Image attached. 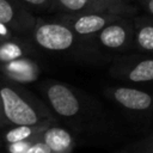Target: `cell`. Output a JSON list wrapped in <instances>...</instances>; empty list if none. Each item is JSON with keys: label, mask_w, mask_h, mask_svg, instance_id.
I'll return each instance as SVG.
<instances>
[{"label": "cell", "mask_w": 153, "mask_h": 153, "mask_svg": "<svg viewBox=\"0 0 153 153\" xmlns=\"http://www.w3.org/2000/svg\"><path fill=\"white\" fill-rule=\"evenodd\" d=\"M140 4L145 8V11L151 17H153V0H140Z\"/></svg>", "instance_id": "cell-20"}, {"label": "cell", "mask_w": 153, "mask_h": 153, "mask_svg": "<svg viewBox=\"0 0 153 153\" xmlns=\"http://www.w3.org/2000/svg\"><path fill=\"white\" fill-rule=\"evenodd\" d=\"M109 74L124 85L136 87H153V55L130 54L116 57Z\"/></svg>", "instance_id": "cell-4"}, {"label": "cell", "mask_w": 153, "mask_h": 153, "mask_svg": "<svg viewBox=\"0 0 153 153\" xmlns=\"http://www.w3.org/2000/svg\"><path fill=\"white\" fill-rule=\"evenodd\" d=\"M26 153H51V151L43 142V140L41 139V135H38L33 140V142L31 143V146H30V148L27 149Z\"/></svg>", "instance_id": "cell-17"}, {"label": "cell", "mask_w": 153, "mask_h": 153, "mask_svg": "<svg viewBox=\"0 0 153 153\" xmlns=\"http://www.w3.org/2000/svg\"><path fill=\"white\" fill-rule=\"evenodd\" d=\"M94 38L97 44L105 50L126 53L134 49V18L122 17L108 24Z\"/></svg>", "instance_id": "cell-6"}, {"label": "cell", "mask_w": 153, "mask_h": 153, "mask_svg": "<svg viewBox=\"0 0 153 153\" xmlns=\"http://www.w3.org/2000/svg\"><path fill=\"white\" fill-rule=\"evenodd\" d=\"M35 139L20 141V142H13V143H5L4 145V149H5L4 152L5 153H26Z\"/></svg>", "instance_id": "cell-16"}, {"label": "cell", "mask_w": 153, "mask_h": 153, "mask_svg": "<svg viewBox=\"0 0 153 153\" xmlns=\"http://www.w3.org/2000/svg\"><path fill=\"white\" fill-rule=\"evenodd\" d=\"M30 49L20 41L14 38L0 42V65L11 62L13 60L29 56Z\"/></svg>", "instance_id": "cell-13"}, {"label": "cell", "mask_w": 153, "mask_h": 153, "mask_svg": "<svg viewBox=\"0 0 153 153\" xmlns=\"http://www.w3.org/2000/svg\"><path fill=\"white\" fill-rule=\"evenodd\" d=\"M33 41L42 49L51 53H67L79 47L78 36L67 23L42 22L33 29Z\"/></svg>", "instance_id": "cell-5"}, {"label": "cell", "mask_w": 153, "mask_h": 153, "mask_svg": "<svg viewBox=\"0 0 153 153\" xmlns=\"http://www.w3.org/2000/svg\"><path fill=\"white\" fill-rule=\"evenodd\" d=\"M60 7L72 14L79 13H112L133 17L137 7L127 0H57Z\"/></svg>", "instance_id": "cell-7"}, {"label": "cell", "mask_w": 153, "mask_h": 153, "mask_svg": "<svg viewBox=\"0 0 153 153\" xmlns=\"http://www.w3.org/2000/svg\"><path fill=\"white\" fill-rule=\"evenodd\" d=\"M41 66L30 56L20 57L11 62L0 65V73L4 78L18 84L36 81L41 75Z\"/></svg>", "instance_id": "cell-9"}, {"label": "cell", "mask_w": 153, "mask_h": 153, "mask_svg": "<svg viewBox=\"0 0 153 153\" xmlns=\"http://www.w3.org/2000/svg\"><path fill=\"white\" fill-rule=\"evenodd\" d=\"M23 1L30 5H35V6H43L44 4L48 2V0H23Z\"/></svg>", "instance_id": "cell-21"}, {"label": "cell", "mask_w": 153, "mask_h": 153, "mask_svg": "<svg viewBox=\"0 0 153 153\" xmlns=\"http://www.w3.org/2000/svg\"><path fill=\"white\" fill-rule=\"evenodd\" d=\"M41 139L51 151V153H72L78 143L74 134L67 128L53 123L41 134Z\"/></svg>", "instance_id": "cell-10"}, {"label": "cell", "mask_w": 153, "mask_h": 153, "mask_svg": "<svg viewBox=\"0 0 153 153\" xmlns=\"http://www.w3.org/2000/svg\"><path fill=\"white\" fill-rule=\"evenodd\" d=\"M117 153H133V152H130L129 149H127V148L124 147L123 149H121V151H120V152H117Z\"/></svg>", "instance_id": "cell-22"}, {"label": "cell", "mask_w": 153, "mask_h": 153, "mask_svg": "<svg viewBox=\"0 0 153 153\" xmlns=\"http://www.w3.org/2000/svg\"><path fill=\"white\" fill-rule=\"evenodd\" d=\"M10 123L6 118V115H5V111H4V105H2V100H1V97H0V128H6L8 127Z\"/></svg>", "instance_id": "cell-19"}, {"label": "cell", "mask_w": 153, "mask_h": 153, "mask_svg": "<svg viewBox=\"0 0 153 153\" xmlns=\"http://www.w3.org/2000/svg\"><path fill=\"white\" fill-rule=\"evenodd\" d=\"M41 92L59 121L74 134L78 143H109L121 136L117 121L97 98L85 91L60 81H45Z\"/></svg>", "instance_id": "cell-1"}, {"label": "cell", "mask_w": 153, "mask_h": 153, "mask_svg": "<svg viewBox=\"0 0 153 153\" xmlns=\"http://www.w3.org/2000/svg\"><path fill=\"white\" fill-rule=\"evenodd\" d=\"M4 146V142H2V139H1V135H0V147Z\"/></svg>", "instance_id": "cell-23"}, {"label": "cell", "mask_w": 153, "mask_h": 153, "mask_svg": "<svg viewBox=\"0 0 153 153\" xmlns=\"http://www.w3.org/2000/svg\"><path fill=\"white\" fill-rule=\"evenodd\" d=\"M103 93L129 122L143 128L153 126V92L130 85H115L105 87Z\"/></svg>", "instance_id": "cell-3"}, {"label": "cell", "mask_w": 153, "mask_h": 153, "mask_svg": "<svg viewBox=\"0 0 153 153\" xmlns=\"http://www.w3.org/2000/svg\"><path fill=\"white\" fill-rule=\"evenodd\" d=\"M0 153H5V152H1V151H0Z\"/></svg>", "instance_id": "cell-25"}, {"label": "cell", "mask_w": 153, "mask_h": 153, "mask_svg": "<svg viewBox=\"0 0 153 153\" xmlns=\"http://www.w3.org/2000/svg\"><path fill=\"white\" fill-rule=\"evenodd\" d=\"M126 148L133 153H153V130L137 141L129 143Z\"/></svg>", "instance_id": "cell-15"}, {"label": "cell", "mask_w": 153, "mask_h": 153, "mask_svg": "<svg viewBox=\"0 0 153 153\" xmlns=\"http://www.w3.org/2000/svg\"><path fill=\"white\" fill-rule=\"evenodd\" d=\"M0 97L10 126L60 123L48 103L36 97L23 84L0 79Z\"/></svg>", "instance_id": "cell-2"}, {"label": "cell", "mask_w": 153, "mask_h": 153, "mask_svg": "<svg viewBox=\"0 0 153 153\" xmlns=\"http://www.w3.org/2000/svg\"><path fill=\"white\" fill-rule=\"evenodd\" d=\"M50 124H11L6 127V129L0 133L4 145L20 142L26 140H32L42 134V131Z\"/></svg>", "instance_id": "cell-12"}, {"label": "cell", "mask_w": 153, "mask_h": 153, "mask_svg": "<svg viewBox=\"0 0 153 153\" xmlns=\"http://www.w3.org/2000/svg\"><path fill=\"white\" fill-rule=\"evenodd\" d=\"M127 1H135V0H127Z\"/></svg>", "instance_id": "cell-24"}, {"label": "cell", "mask_w": 153, "mask_h": 153, "mask_svg": "<svg viewBox=\"0 0 153 153\" xmlns=\"http://www.w3.org/2000/svg\"><path fill=\"white\" fill-rule=\"evenodd\" d=\"M0 22L10 25L13 29L19 26V24H17V12L14 6L8 0H0Z\"/></svg>", "instance_id": "cell-14"}, {"label": "cell", "mask_w": 153, "mask_h": 153, "mask_svg": "<svg viewBox=\"0 0 153 153\" xmlns=\"http://www.w3.org/2000/svg\"><path fill=\"white\" fill-rule=\"evenodd\" d=\"M11 38H14L13 27L0 22V42L6 41V39H11Z\"/></svg>", "instance_id": "cell-18"}, {"label": "cell", "mask_w": 153, "mask_h": 153, "mask_svg": "<svg viewBox=\"0 0 153 153\" xmlns=\"http://www.w3.org/2000/svg\"><path fill=\"white\" fill-rule=\"evenodd\" d=\"M134 49L153 55V17L134 18Z\"/></svg>", "instance_id": "cell-11"}, {"label": "cell", "mask_w": 153, "mask_h": 153, "mask_svg": "<svg viewBox=\"0 0 153 153\" xmlns=\"http://www.w3.org/2000/svg\"><path fill=\"white\" fill-rule=\"evenodd\" d=\"M122 18L112 13H79L69 17L66 23L73 31L82 38H94V36L108 24Z\"/></svg>", "instance_id": "cell-8"}]
</instances>
